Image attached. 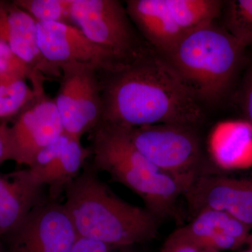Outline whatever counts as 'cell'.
<instances>
[{
	"label": "cell",
	"mask_w": 252,
	"mask_h": 252,
	"mask_svg": "<svg viewBox=\"0 0 252 252\" xmlns=\"http://www.w3.org/2000/svg\"><path fill=\"white\" fill-rule=\"evenodd\" d=\"M99 80L100 122L131 128L162 124L195 127L203 121L195 94L166 60L150 50L99 72Z\"/></svg>",
	"instance_id": "obj_1"
},
{
	"label": "cell",
	"mask_w": 252,
	"mask_h": 252,
	"mask_svg": "<svg viewBox=\"0 0 252 252\" xmlns=\"http://www.w3.org/2000/svg\"><path fill=\"white\" fill-rule=\"evenodd\" d=\"M63 203L79 237L128 248L157 237L158 220L119 198L91 165L68 184Z\"/></svg>",
	"instance_id": "obj_2"
},
{
	"label": "cell",
	"mask_w": 252,
	"mask_h": 252,
	"mask_svg": "<svg viewBox=\"0 0 252 252\" xmlns=\"http://www.w3.org/2000/svg\"><path fill=\"white\" fill-rule=\"evenodd\" d=\"M91 167L138 195L145 208L161 220L175 216L189 186L162 171L136 149L126 127L100 122L91 132Z\"/></svg>",
	"instance_id": "obj_3"
},
{
	"label": "cell",
	"mask_w": 252,
	"mask_h": 252,
	"mask_svg": "<svg viewBox=\"0 0 252 252\" xmlns=\"http://www.w3.org/2000/svg\"><path fill=\"white\" fill-rule=\"evenodd\" d=\"M245 49L214 21L191 32L162 57L197 99L215 101L231 86Z\"/></svg>",
	"instance_id": "obj_4"
},
{
	"label": "cell",
	"mask_w": 252,
	"mask_h": 252,
	"mask_svg": "<svg viewBox=\"0 0 252 252\" xmlns=\"http://www.w3.org/2000/svg\"><path fill=\"white\" fill-rule=\"evenodd\" d=\"M224 1L219 0H127L134 26L154 50L165 56L197 28L214 22Z\"/></svg>",
	"instance_id": "obj_5"
},
{
	"label": "cell",
	"mask_w": 252,
	"mask_h": 252,
	"mask_svg": "<svg viewBox=\"0 0 252 252\" xmlns=\"http://www.w3.org/2000/svg\"><path fill=\"white\" fill-rule=\"evenodd\" d=\"M127 130L136 149L147 160L189 187L205 173L202 144L193 126L162 124Z\"/></svg>",
	"instance_id": "obj_6"
},
{
	"label": "cell",
	"mask_w": 252,
	"mask_h": 252,
	"mask_svg": "<svg viewBox=\"0 0 252 252\" xmlns=\"http://www.w3.org/2000/svg\"><path fill=\"white\" fill-rule=\"evenodd\" d=\"M72 17L88 38L122 64L144 52L126 6L118 0H72Z\"/></svg>",
	"instance_id": "obj_7"
},
{
	"label": "cell",
	"mask_w": 252,
	"mask_h": 252,
	"mask_svg": "<svg viewBox=\"0 0 252 252\" xmlns=\"http://www.w3.org/2000/svg\"><path fill=\"white\" fill-rule=\"evenodd\" d=\"M59 67L61 75L55 102L64 132L81 140L102 117L99 70L92 64L79 63H64Z\"/></svg>",
	"instance_id": "obj_8"
},
{
	"label": "cell",
	"mask_w": 252,
	"mask_h": 252,
	"mask_svg": "<svg viewBox=\"0 0 252 252\" xmlns=\"http://www.w3.org/2000/svg\"><path fill=\"white\" fill-rule=\"evenodd\" d=\"M5 237L9 252H70L79 235L64 205L46 196Z\"/></svg>",
	"instance_id": "obj_9"
},
{
	"label": "cell",
	"mask_w": 252,
	"mask_h": 252,
	"mask_svg": "<svg viewBox=\"0 0 252 252\" xmlns=\"http://www.w3.org/2000/svg\"><path fill=\"white\" fill-rule=\"evenodd\" d=\"M44 81L39 79L32 83L35 97L10 126L12 160L28 167L43 149L64 132L55 99L45 94Z\"/></svg>",
	"instance_id": "obj_10"
},
{
	"label": "cell",
	"mask_w": 252,
	"mask_h": 252,
	"mask_svg": "<svg viewBox=\"0 0 252 252\" xmlns=\"http://www.w3.org/2000/svg\"><path fill=\"white\" fill-rule=\"evenodd\" d=\"M192 217L205 209L231 215L252 230V175L232 177L204 173L183 195Z\"/></svg>",
	"instance_id": "obj_11"
},
{
	"label": "cell",
	"mask_w": 252,
	"mask_h": 252,
	"mask_svg": "<svg viewBox=\"0 0 252 252\" xmlns=\"http://www.w3.org/2000/svg\"><path fill=\"white\" fill-rule=\"evenodd\" d=\"M36 40L44 59L57 67L64 63H85L95 66L102 72L122 64L73 25L36 22Z\"/></svg>",
	"instance_id": "obj_12"
},
{
	"label": "cell",
	"mask_w": 252,
	"mask_h": 252,
	"mask_svg": "<svg viewBox=\"0 0 252 252\" xmlns=\"http://www.w3.org/2000/svg\"><path fill=\"white\" fill-rule=\"evenodd\" d=\"M89 157L90 149L64 132L37 154L28 169L39 185L48 187V197L59 201L68 184L81 173Z\"/></svg>",
	"instance_id": "obj_13"
},
{
	"label": "cell",
	"mask_w": 252,
	"mask_h": 252,
	"mask_svg": "<svg viewBox=\"0 0 252 252\" xmlns=\"http://www.w3.org/2000/svg\"><path fill=\"white\" fill-rule=\"evenodd\" d=\"M0 40L45 77L60 79L59 67L48 62L36 40V21L14 2L0 1Z\"/></svg>",
	"instance_id": "obj_14"
},
{
	"label": "cell",
	"mask_w": 252,
	"mask_h": 252,
	"mask_svg": "<svg viewBox=\"0 0 252 252\" xmlns=\"http://www.w3.org/2000/svg\"><path fill=\"white\" fill-rule=\"evenodd\" d=\"M181 228L194 243L210 252L237 250L246 245L252 231L228 213L211 209L198 212Z\"/></svg>",
	"instance_id": "obj_15"
},
{
	"label": "cell",
	"mask_w": 252,
	"mask_h": 252,
	"mask_svg": "<svg viewBox=\"0 0 252 252\" xmlns=\"http://www.w3.org/2000/svg\"><path fill=\"white\" fill-rule=\"evenodd\" d=\"M29 169L0 175V238L16 229L46 198Z\"/></svg>",
	"instance_id": "obj_16"
},
{
	"label": "cell",
	"mask_w": 252,
	"mask_h": 252,
	"mask_svg": "<svg viewBox=\"0 0 252 252\" xmlns=\"http://www.w3.org/2000/svg\"><path fill=\"white\" fill-rule=\"evenodd\" d=\"M225 31L246 49L252 46V0H230L223 3Z\"/></svg>",
	"instance_id": "obj_17"
},
{
	"label": "cell",
	"mask_w": 252,
	"mask_h": 252,
	"mask_svg": "<svg viewBox=\"0 0 252 252\" xmlns=\"http://www.w3.org/2000/svg\"><path fill=\"white\" fill-rule=\"evenodd\" d=\"M13 2L37 23L55 22L74 26L72 0H16Z\"/></svg>",
	"instance_id": "obj_18"
},
{
	"label": "cell",
	"mask_w": 252,
	"mask_h": 252,
	"mask_svg": "<svg viewBox=\"0 0 252 252\" xmlns=\"http://www.w3.org/2000/svg\"><path fill=\"white\" fill-rule=\"evenodd\" d=\"M26 79L0 81V119L18 115L35 97Z\"/></svg>",
	"instance_id": "obj_19"
},
{
	"label": "cell",
	"mask_w": 252,
	"mask_h": 252,
	"mask_svg": "<svg viewBox=\"0 0 252 252\" xmlns=\"http://www.w3.org/2000/svg\"><path fill=\"white\" fill-rule=\"evenodd\" d=\"M38 72L18 57L7 44L0 40V81L27 78L31 80Z\"/></svg>",
	"instance_id": "obj_20"
},
{
	"label": "cell",
	"mask_w": 252,
	"mask_h": 252,
	"mask_svg": "<svg viewBox=\"0 0 252 252\" xmlns=\"http://www.w3.org/2000/svg\"><path fill=\"white\" fill-rule=\"evenodd\" d=\"M160 252H210L200 248L180 228L169 235Z\"/></svg>",
	"instance_id": "obj_21"
},
{
	"label": "cell",
	"mask_w": 252,
	"mask_h": 252,
	"mask_svg": "<svg viewBox=\"0 0 252 252\" xmlns=\"http://www.w3.org/2000/svg\"><path fill=\"white\" fill-rule=\"evenodd\" d=\"M127 248H116L92 239L78 237L70 252H131Z\"/></svg>",
	"instance_id": "obj_22"
},
{
	"label": "cell",
	"mask_w": 252,
	"mask_h": 252,
	"mask_svg": "<svg viewBox=\"0 0 252 252\" xmlns=\"http://www.w3.org/2000/svg\"><path fill=\"white\" fill-rule=\"evenodd\" d=\"M240 102L245 117L252 126V64L244 77L240 93Z\"/></svg>",
	"instance_id": "obj_23"
},
{
	"label": "cell",
	"mask_w": 252,
	"mask_h": 252,
	"mask_svg": "<svg viewBox=\"0 0 252 252\" xmlns=\"http://www.w3.org/2000/svg\"><path fill=\"white\" fill-rule=\"evenodd\" d=\"M6 160H12V143L10 126L2 122L0 124V166Z\"/></svg>",
	"instance_id": "obj_24"
},
{
	"label": "cell",
	"mask_w": 252,
	"mask_h": 252,
	"mask_svg": "<svg viewBox=\"0 0 252 252\" xmlns=\"http://www.w3.org/2000/svg\"><path fill=\"white\" fill-rule=\"evenodd\" d=\"M247 245H248V248L243 252H252V244H247Z\"/></svg>",
	"instance_id": "obj_25"
},
{
	"label": "cell",
	"mask_w": 252,
	"mask_h": 252,
	"mask_svg": "<svg viewBox=\"0 0 252 252\" xmlns=\"http://www.w3.org/2000/svg\"><path fill=\"white\" fill-rule=\"evenodd\" d=\"M247 244H252V233H250V236H249V238L248 241H247Z\"/></svg>",
	"instance_id": "obj_26"
},
{
	"label": "cell",
	"mask_w": 252,
	"mask_h": 252,
	"mask_svg": "<svg viewBox=\"0 0 252 252\" xmlns=\"http://www.w3.org/2000/svg\"><path fill=\"white\" fill-rule=\"evenodd\" d=\"M0 252H5L3 250L2 247H1V244H0Z\"/></svg>",
	"instance_id": "obj_27"
}]
</instances>
